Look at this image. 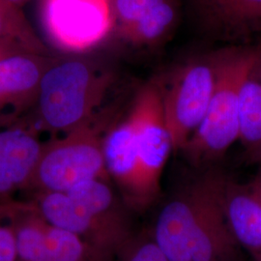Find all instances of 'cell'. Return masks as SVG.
<instances>
[{
  "mask_svg": "<svg viewBox=\"0 0 261 261\" xmlns=\"http://www.w3.org/2000/svg\"><path fill=\"white\" fill-rule=\"evenodd\" d=\"M171 151L162 84L152 81L140 88L126 117L103 138L110 177L120 188L127 205L140 211L157 199Z\"/></svg>",
  "mask_w": 261,
  "mask_h": 261,
  "instance_id": "6da1fadb",
  "label": "cell"
},
{
  "mask_svg": "<svg viewBox=\"0 0 261 261\" xmlns=\"http://www.w3.org/2000/svg\"><path fill=\"white\" fill-rule=\"evenodd\" d=\"M112 81V74L92 60L56 56L42 76L31 125L39 132L64 135L92 121Z\"/></svg>",
  "mask_w": 261,
  "mask_h": 261,
  "instance_id": "7a4b0ae2",
  "label": "cell"
},
{
  "mask_svg": "<svg viewBox=\"0 0 261 261\" xmlns=\"http://www.w3.org/2000/svg\"><path fill=\"white\" fill-rule=\"evenodd\" d=\"M257 47H233L216 54V81L205 117L184 148L196 164L224 154L239 140L243 83Z\"/></svg>",
  "mask_w": 261,
  "mask_h": 261,
  "instance_id": "3957f363",
  "label": "cell"
},
{
  "mask_svg": "<svg viewBox=\"0 0 261 261\" xmlns=\"http://www.w3.org/2000/svg\"><path fill=\"white\" fill-rule=\"evenodd\" d=\"M103 138L93 119L61 138L45 141L28 190L34 194L67 193L86 181L110 182Z\"/></svg>",
  "mask_w": 261,
  "mask_h": 261,
  "instance_id": "277c9868",
  "label": "cell"
},
{
  "mask_svg": "<svg viewBox=\"0 0 261 261\" xmlns=\"http://www.w3.org/2000/svg\"><path fill=\"white\" fill-rule=\"evenodd\" d=\"M30 200L48 224L75 234L98 261L114 260L134 239L132 225L96 212L67 193H38Z\"/></svg>",
  "mask_w": 261,
  "mask_h": 261,
  "instance_id": "5b68a950",
  "label": "cell"
},
{
  "mask_svg": "<svg viewBox=\"0 0 261 261\" xmlns=\"http://www.w3.org/2000/svg\"><path fill=\"white\" fill-rule=\"evenodd\" d=\"M216 55L182 66L163 90V106L173 151L185 148L203 121L214 90Z\"/></svg>",
  "mask_w": 261,
  "mask_h": 261,
  "instance_id": "8992f818",
  "label": "cell"
},
{
  "mask_svg": "<svg viewBox=\"0 0 261 261\" xmlns=\"http://www.w3.org/2000/svg\"><path fill=\"white\" fill-rule=\"evenodd\" d=\"M40 19L51 45L71 54L96 47L115 27L112 0H41Z\"/></svg>",
  "mask_w": 261,
  "mask_h": 261,
  "instance_id": "52a82bcc",
  "label": "cell"
},
{
  "mask_svg": "<svg viewBox=\"0 0 261 261\" xmlns=\"http://www.w3.org/2000/svg\"><path fill=\"white\" fill-rule=\"evenodd\" d=\"M190 187L195 207L188 238L190 261H241V248L224 216L215 174Z\"/></svg>",
  "mask_w": 261,
  "mask_h": 261,
  "instance_id": "ba28073f",
  "label": "cell"
},
{
  "mask_svg": "<svg viewBox=\"0 0 261 261\" xmlns=\"http://www.w3.org/2000/svg\"><path fill=\"white\" fill-rule=\"evenodd\" d=\"M44 142L31 124L0 130V204L13 200L19 191L28 190Z\"/></svg>",
  "mask_w": 261,
  "mask_h": 261,
  "instance_id": "9c48e42d",
  "label": "cell"
},
{
  "mask_svg": "<svg viewBox=\"0 0 261 261\" xmlns=\"http://www.w3.org/2000/svg\"><path fill=\"white\" fill-rule=\"evenodd\" d=\"M227 224L241 249L261 261V186L254 179L239 184L215 174Z\"/></svg>",
  "mask_w": 261,
  "mask_h": 261,
  "instance_id": "30bf717a",
  "label": "cell"
},
{
  "mask_svg": "<svg viewBox=\"0 0 261 261\" xmlns=\"http://www.w3.org/2000/svg\"><path fill=\"white\" fill-rule=\"evenodd\" d=\"M55 57L24 50L1 59L0 111L33 108L42 76Z\"/></svg>",
  "mask_w": 261,
  "mask_h": 261,
  "instance_id": "8fae6325",
  "label": "cell"
},
{
  "mask_svg": "<svg viewBox=\"0 0 261 261\" xmlns=\"http://www.w3.org/2000/svg\"><path fill=\"white\" fill-rule=\"evenodd\" d=\"M192 2L200 24L217 37H237L261 29V0Z\"/></svg>",
  "mask_w": 261,
  "mask_h": 261,
  "instance_id": "7c38bea8",
  "label": "cell"
},
{
  "mask_svg": "<svg viewBox=\"0 0 261 261\" xmlns=\"http://www.w3.org/2000/svg\"><path fill=\"white\" fill-rule=\"evenodd\" d=\"M194 211V198L190 186L161 210L152 239L168 260L190 261L188 238Z\"/></svg>",
  "mask_w": 261,
  "mask_h": 261,
  "instance_id": "4fadbf2b",
  "label": "cell"
},
{
  "mask_svg": "<svg viewBox=\"0 0 261 261\" xmlns=\"http://www.w3.org/2000/svg\"><path fill=\"white\" fill-rule=\"evenodd\" d=\"M239 140L252 157L261 158V47L241 88Z\"/></svg>",
  "mask_w": 261,
  "mask_h": 261,
  "instance_id": "5bb4252c",
  "label": "cell"
},
{
  "mask_svg": "<svg viewBox=\"0 0 261 261\" xmlns=\"http://www.w3.org/2000/svg\"><path fill=\"white\" fill-rule=\"evenodd\" d=\"M17 243L18 261H56L47 248V221L36 209L20 207L8 217Z\"/></svg>",
  "mask_w": 261,
  "mask_h": 261,
  "instance_id": "9a60e30c",
  "label": "cell"
},
{
  "mask_svg": "<svg viewBox=\"0 0 261 261\" xmlns=\"http://www.w3.org/2000/svg\"><path fill=\"white\" fill-rule=\"evenodd\" d=\"M176 17V7L172 0H155L140 19L119 33L133 44L152 45L171 30Z\"/></svg>",
  "mask_w": 261,
  "mask_h": 261,
  "instance_id": "2e32d148",
  "label": "cell"
},
{
  "mask_svg": "<svg viewBox=\"0 0 261 261\" xmlns=\"http://www.w3.org/2000/svg\"><path fill=\"white\" fill-rule=\"evenodd\" d=\"M0 42L30 53L53 56L19 6L9 0H0Z\"/></svg>",
  "mask_w": 261,
  "mask_h": 261,
  "instance_id": "e0dca14e",
  "label": "cell"
},
{
  "mask_svg": "<svg viewBox=\"0 0 261 261\" xmlns=\"http://www.w3.org/2000/svg\"><path fill=\"white\" fill-rule=\"evenodd\" d=\"M46 239L47 248L56 261H98L79 236L47 222Z\"/></svg>",
  "mask_w": 261,
  "mask_h": 261,
  "instance_id": "ac0fdd59",
  "label": "cell"
},
{
  "mask_svg": "<svg viewBox=\"0 0 261 261\" xmlns=\"http://www.w3.org/2000/svg\"><path fill=\"white\" fill-rule=\"evenodd\" d=\"M112 261H169L149 237H134L124 251Z\"/></svg>",
  "mask_w": 261,
  "mask_h": 261,
  "instance_id": "d6986e66",
  "label": "cell"
},
{
  "mask_svg": "<svg viewBox=\"0 0 261 261\" xmlns=\"http://www.w3.org/2000/svg\"><path fill=\"white\" fill-rule=\"evenodd\" d=\"M0 261H18L16 237L12 227L0 217Z\"/></svg>",
  "mask_w": 261,
  "mask_h": 261,
  "instance_id": "ffe728a7",
  "label": "cell"
},
{
  "mask_svg": "<svg viewBox=\"0 0 261 261\" xmlns=\"http://www.w3.org/2000/svg\"><path fill=\"white\" fill-rule=\"evenodd\" d=\"M25 49H22L19 47H16L12 44H8V43H3L0 42V60L3 59L4 57L13 55L15 53H19V51H24ZM28 51V50H25Z\"/></svg>",
  "mask_w": 261,
  "mask_h": 261,
  "instance_id": "44dd1931",
  "label": "cell"
},
{
  "mask_svg": "<svg viewBox=\"0 0 261 261\" xmlns=\"http://www.w3.org/2000/svg\"><path fill=\"white\" fill-rule=\"evenodd\" d=\"M9 1H11L12 3H14L15 5H17V6H19L20 4H22V3L27 2L28 0H9Z\"/></svg>",
  "mask_w": 261,
  "mask_h": 261,
  "instance_id": "7402d4cb",
  "label": "cell"
},
{
  "mask_svg": "<svg viewBox=\"0 0 261 261\" xmlns=\"http://www.w3.org/2000/svg\"><path fill=\"white\" fill-rule=\"evenodd\" d=\"M255 180L257 181V183H258V184L261 186V173L258 175V176H257V177L255 178Z\"/></svg>",
  "mask_w": 261,
  "mask_h": 261,
  "instance_id": "603a6c76",
  "label": "cell"
}]
</instances>
